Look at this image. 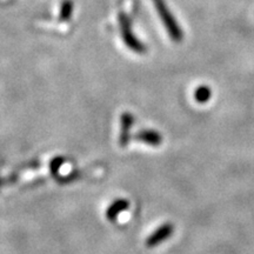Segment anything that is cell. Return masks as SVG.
<instances>
[{"instance_id":"obj_1","label":"cell","mask_w":254,"mask_h":254,"mask_svg":"<svg viewBox=\"0 0 254 254\" xmlns=\"http://www.w3.org/2000/svg\"><path fill=\"white\" fill-rule=\"evenodd\" d=\"M155 8H157L158 14L160 15L161 21H163L164 26L166 27V30L170 34L171 38H172L173 41L176 43H180L183 40V31L180 28L179 25H178L176 18L173 17V14L171 13L170 9L167 8L166 4H165L164 0H153Z\"/></svg>"},{"instance_id":"obj_2","label":"cell","mask_w":254,"mask_h":254,"mask_svg":"<svg viewBox=\"0 0 254 254\" xmlns=\"http://www.w3.org/2000/svg\"><path fill=\"white\" fill-rule=\"evenodd\" d=\"M120 27H122V33L124 41L126 43V45L129 49L134 51V52L142 53L145 52L146 49L145 46L134 37V34L132 33L131 30V23H129L128 19L126 18L125 14H120Z\"/></svg>"},{"instance_id":"obj_3","label":"cell","mask_w":254,"mask_h":254,"mask_svg":"<svg viewBox=\"0 0 254 254\" xmlns=\"http://www.w3.org/2000/svg\"><path fill=\"white\" fill-rule=\"evenodd\" d=\"M120 122H122V128H120L119 141H120V146L125 147V146L128 144L129 129H131V127L133 126V122H134V119H133L132 114H129L128 112H125L122 114V117H120Z\"/></svg>"},{"instance_id":"obj_4","label":"cell","mask_w":254,"mask_h":254,"mask_svg":"<svg viewBox=\"0 0 254 254\" xmlns=\"http://www.w3.org/2000/svg\"><path fill=\"white\" fill-rule=\"evenodd\" d=\"M128 201L126 199H117L116 201H113L112 204L109 206L106 211V217L110 221H116L118 215L122 213V212L126 211L128 208Z\"/></svg>"},{"instance_id":"obj_5","label":"cell","mask_w":254,"mask_h":254,"mask_svg":"<svg viewBox=\"0 0 254 254\" xmlns=\"http://www.w3.org/2000/svg\"><path fill=\"white\" fill-rule=\"evenodd\" d=\"M171 232H172V227H171V225L170 226H168V225H165V226L159 228V230L155 231L154 233L148 238L147 241H146V245L148 247L157 246L159 243H161V241L165 240L168 236H170Z\"/></svg>"},{"instance_id":"obj_6","label":"cell","mask_w":254,"mask_h":254,"mask_svg":"<svg viewBox=\"0 0 254 254\" xmlns=\"http://www.w3.org/2000/svg\"><path fill=\"white\" fill-rule=\"evenodd\" d=\"M135 139L152 146H157L161 142V136L154 131H140L135 135Z\"/></svg>"},{"instance_id":"obj_7","label":"cell","mask_w":254,"mask_h":254,"mask_svg":"<svg viewBox=\"0 0 254 254\" xmlns=\"http://www.w3.org/2000/svg\"><path fill=\"white\" fill-rule=\"evenodd\" d=\"M194 97H195V100H198L199 103H205V101H207L209 98H211V90L206 86L196 88Z\"/></svg>"},{"instance_id":"obj_8","label":"cell","mask_w":254,"mask_h":254,"mask_svg":"<svg viewBox=\"0 0 254 254\" xmlns=\"http://www.w3.org/2000/svg\"><path fill=\"white\" fill-rule=\"evenodd\" d=\"M63 164H64V158L62 157H57L52 159V161L50 163V168H51V173H52L53 177L58 176L59 168Z\"/></svg>"}]
</instances>
